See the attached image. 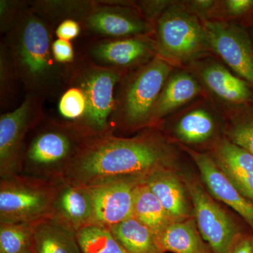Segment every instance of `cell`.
Wrapping results in <instances>:
<instances>
[{
    "mask_svg": "<svg viewBox=\"0 0 253 253\" xmlns=\"http://www.w3.org/2000/svg\"><path fill=\"white\" fill-rule=\"evenodd\" d=\"M173 157L170 146L156 133L123 138L110 132L88 138L59 177L89 186L122 176H147L172 167Z\"/></svg>",
    "mask_w": 253,
    "mask_h": 253,
    "instance_id": "cell-1",
    "label": "cell"
},
{
    "mask_svg": "<svg viewBox=\"0 0 253 253\" xmlns=\"http://www.w3.org/2000/svg\"><path fill=\"white\" fill-rule=\"evenodd\" d=\"M54 37L52 28L28 6L2 41L26 94L44 101L66 89V66L56 62L51 51Z\"/></svg>",
    "mask_w": 253,
    "mask_h": 253,
    "instance_id": "cell-2",
    "label": "cell"
},
{
    "mask_svg": "<svg viewBox=\"0 0 253 253\" xmlns=\"http://www.w3.org/2000/svg\"><path fill=\"white\" fill-rule=\"evenodd\" d=\"M172 66L159 55L118 84L111 119V129H139L151 125V116Z\"/></svg>",
    "mask_w": 253,
    "mask_h": 253,
    "instance_id": "cell-3",
    "label": "cell"
},
{
    "mask_svg": "<svg viewBox=\"0 0 253 253\" xmlns=\"http://www.w3.org/2000/svg\"><path fill=\"white\" fill-rule=\"evenodd\" d=\"M126 73L101 67L84 55L76 56L66 66V87L76 86L84 93L87 109L78 128L86 135L112 132L110 119L114 107L116 87Z\"/></svg>",
    "mask_w": 253,
    "mask_h": 253,
    "instance_id": "cell-4",
    "label": "cell"
},
{
    "mask_svg": "<svg viewBox=\"0 0 253 253\" xmlns=\"http://www.w3.org/2000/svg\"><path fill=\"white\" fill-rule=\"evenodd\" d=\"M39 126L23 153L22 163L30 172L56 179L91 136L66 121L59 122L44 117Z\"/></svg>",
    "mask_w": 253,
    "mask_h": 253,
    "instance_id": "cell-5",
    "label": "cell"
},
{
    "mask_svg": "<svg viewBox=\"0 0 253 253\" xmlns=\"http://www.w3.org/2000/svg\"><path fill=\"white\" fill-rule=\"evenodd\" d=\"M55 190L51 179L17 174L1 177L0 223L36 224L51 217Z\"/></svg>",
    "mask_w": 253,
    "mask_h": 253,
    "instance_id": "cell-6",
    "label": "cell"
},
{
    "mask_svg": "<svg viewBox=\"0 0 253 253\" xmlns=\"http://www.w3.org/2000/svg\"><path fill=\"white\" fill-rule=\"evenodd\" d=\"M191 199L194 217L201 236L212 253H226L242 234L239 225L217 204L196 176L180 174Z\"/></svg>",
    "mask_w": 253,
    "mask_h": 253,
    "instance_id": "cell-7",
    "label": "cell"
},
{
    "mask_svg": "<svg viewBox=\"0 0 253 253\" xmlns=\"http://www.w3.org/2000/svg\"><path fill=\"white\" fill-rule=\"evenodd\" d=\"M80 23L93 41L147 36L153 31L143 14L123 1L91 0Z\"/></svg>",
    "mask_w": 253,
    "mask_h": 253,
    "instance_id": "cell-8",
    "label": "cell"
},
{
    "mask_svg": "<svg viewBox=\"0 0 253 253\" xmlns=\"http://www.w3.org/2000/svg\"><path fill=\"white\" fill-rule=\"evenodd\" d=\"M157 50L164 59L187 61L210 46L204 26L179 8H168L157 20Z\"/></svg>",
    "mask_w": 253,
    "mask_h": 253,
    "instance_id": "cell-9",
    "label": "cell"
},
{
    "mask_svg": "<svg viewBox=\"0 0 253 253\" xmlns=\"http://www.w3.org/2000/svg\"><path fill=\"white\" fill-rule=\"evenodd\" d=\"M44 100L26 94L19 106L0 116V174L1 178L17 174L22 163L26 134L45 117Z\"/></svg>",
    "mask_w": 253,
    "mask_h": 253,
    "instance_id": "cell-10",
    "label": "cell"
},
{
    "mask_svg": "<svg viewBox=\"0 0 253 253\" xmlns=\"http://www.w3.org/2000/svg\"><path fill=\"white\" fill-rule=\"evenodd\" d=\"M146 176H122L87 186L92 199V224L109 229L131 217L134 191Z\"/></svg>",
    "mask_w": 253,
    "mask_h": 253,
    "instance_id": "cell-11",
    "label": "cell"
},
{
    "mask_svg": "<svg viewBox=\"0 0 253 253\" xmlns=\"http://www.w3.org/2000/svg\"><path fill=\"white\" fill-rule=\"evenodd\" d=\"M156 52L157 44L147 36L92 41L84 54L98 66L126 73L127 68L149 62Z\"/></svg>",
    "mask_w": 253,
    "mask_h": 253,
    "instance_id": "cell-12",
    "label": "cell"
},
{
    "mask_svg": "<svg viewBox=\"0 0 253 253\" xmlns=\"http://www.w3.org/2000/svg\"><path fill=\"white\" fill-rule=\"evenodd\" d=\"M210 46L237 74L253 86V49L249 35L233 23L206 21Z\"/></svg>",
    "mask_w": 253,
    "mask_h": 253,
    "instance_id": "cell-13",
    "label": "cell"
},
{
    "mask_svg": "<svg viewBox=\"0 0 253 253\" xmlns=\"http://www.w3.org/2000/svg\"><path fill=\"white\" fill-rule=\"evenodd\" d=\"M194 161L201 180L209 194L234 210L249 224L253 232V202L236 189L214 162L212 156L183 147Z\"/></svg>",
    "mask_w": 253,
    "mask_h": 253,
    "instance_id": "cell-14",
    "label": "cell"
},
{
    "mask_svg": "<svg viewBox=\"0 0 253 253\" xmlns=\"http://www.w3.org/2000/svg\"><path fill=\"white\" fill-rule=\"evenodd\" d=\"M51 217L77 231L93 223V204L89 188L75 181L57 178Z\"/></svg>",
    "mask_w": 253,
    "mask_h": 253,
    "instance_id": "cell-15",
    "label": "cell"
},
{
    "mask_svg": "<svg viewBox=\"0 0 253 253\" xmlns=\"http://www.w3.org/2000/svg\"><path fill=\"white\" fill-rule=\"evenodd\" d=\"M145 182L173 221L194 217L192 204L185 184L172 167L153 171L146 176Z\"/></svg>",
    "mask_w": 253,
    "mask_h": 253,
    "instance_id": "cell-16",
    "label": "cell"
},
{
    "mask_svg": "<svg viewBox=\"0 0 253 253\" xmlns=\"http://www.w3.org/2000/svg\"><path fill=\"white\" fill-rule=\"evenodd\" d=\"M212 158L233 184L253 202V156L246 150L221 139L212 148Z\"/></svg>",
    "mask_w": 253,
    "mask_h": 253,
    "instance_id": "cell-17",
    "label": "cell"
},
{
    "mask_svg": "<svg viewBox=\"0 0 253 253\" xmlns=\"http://www.w3.org/2000/svg\"><path fill=\"white\" fill-rule=\"evenodd\" d=\"M33 249L34 253H82L76 231L51 217L34 224Z\"/></svg>",
    "mask_w": 253,
    "mask_h": 253,
    "instance_id": "cell-18",
    "label": "cell"
},
{
    "mask_svg": "<svg viewBox=\"0 0 253 253\" xmlns=\"http://www.w3.org/2000/svg\"><path fill=\"white\" fill-rule=\"evenodd\" d=\"M201 77L208 88L224 101L236 104H247L253 101L249 84L219 63H211L204 66Z\"/></svg>",
    "mask_w": 253,
    "mask_h": 253,
    "instance_id": "cell-19",
    "label": "cell"
},
{
    "mask_svg": "<svg viewBox=\"0 0 253 253\" xmlns=\"http://www.w3.org/2000/svg\"><path fill=\"white\" fill-rule=\"evenodd\" d=\"M158 241L165 253H212L201 236L194 217L173 221Z\"/></svg>",
    "mask_w": 253,
    "mask_h": 253,
    "instance_id": "cell-20",
    "label": "cell"
},
{
    "mask_svg": "<svg viewBox=\"0 0 253 253\" xmlns=\"http://www.w3.org/2000/svg\"><path fill=\"white\" fill-rule=\"evenodd\" d=\"M200 87L198 82L187 73H178L169 78L155 105L151 125L192 99L199 94Z\"/></svg>",
    "mask_w": 253,
    "mask_h": 253,
    "instance_id": "cell-21",
    "label": "cell"
},
{
    "mask_svg": "<svg viewBox=\"0 0 253 253\" xmlns=\"http://www.w3.org/2000/svg\"><path fill=\"white\" fill-rule=\"evenodd\" d=\"M132 216L149 228L157 239L173 222L145 180L134 191Z\"/></svg>",
    "mask_w": 253,
    "mask_h": 253,
    "instance_id": "cell-22",
    "label": "cell"
},
{
    "mask_svg": "<svg viewBox=\"0 0 253 253\" xmlns=\"http://www.w3.org/2000/svg\"><path fill=\"white\" fill-rule=\"evenodd\" d=\"M109 229L128 253H166L154 233L133 216Z\"/></svg>",
    "mask_w": 253,
    "mask_h": 253,
    "instance_id": "cell-23",
    "label": "cell"
},
{
    "mask_svg": "<svg viewBox=\"0 0 253 253\" xmlns=\"http://www.w3.org/2000/svg\"><path fill=\"white\" fill-rule=\"evenodd\" d=\"M89 0H36L29 1V8L55 31L65 20L79 22L89 6Z\"/></svg>",
    "mask_w": 253,
    "mask_h": 253,
    "instance_id": "cell-24",
    "label": "cell"
},
{
    "mask_svg": "<svg viewBox=\"0 0 253 253\" xmlns=\"http://www.w3.org/2000/svg\"><path fill=\"white\" fill-rule=\"evenodd\" d=\"M215 123L211 115L204 109L191 111L179 120L174 134L181 142L199 144L212 137Z\"/></svg>",
    "mask_w": 253,
    "mask_h": 253,
    "instance_id": "cell-25",
    "label": "cell"
},
{
    "mask_svg": "<svg viewBox=\"0 0 253 253\" xmlns=\"http://www.w3.org/2000/svg\"><path fill=\"white\" fill-rule=\"evenodd\" d=\"M82 253H128L108 228L90 224L76 231Z\"/></svg>",
    "mask_w": 253,
    "mask_h": 253,
    "instance_id": "cell-26",
    "label": "cell"
},
{
    "mask_svg": "<svg viewBox=\"0 0 253 253\" xmlns=\"http://www.w3.org/2000/svg\"><path fill=\"white\" fill-rule=\"evenodd\" d=\"M34 224L0 223V253H34Z\"/></svg>",
    "mask_w": 253,
    "mask_h": 253,
    "instance_id": "cell-27",
    "label": "cell"
},
{
    "mask_svg": "<svg viewBox=\"0 0 253 253\" xmlns=\"http://www.w3.org/2000/svg\"><path fill=\"white\" fill-rule=\"evenodd\" d=\"M250 103L231 119L226 134L233 144L253 156V103Z\"/></svg>",
    "mask_w": 253,
    "mask_h": 253,
    "instance_id": "cell-28",
    "label": "cell"
},
{
    "mask_svg": "<svg viewBox=\"0 0 253 253\" xmlns=\"http://www.w3.org/2000/svg\"><path fill=\"white\" fill-rule=\"evenodd\" d=\"M87 104L79 87L67 86L59 97V111L65 121L79 126L85 116Z\"/></svg>",
    "mask_w": 253,
    "mask_h": 253,
    "instance_id": "cell-29",
    "label": "cell"
},
{
    "mask_svg": "<svg viewBox=\"0 0 253 253\" xmlns=\"http://www.w3.org/2000/svg\"><path fill=\"white\" fill-rule=\"evenodd\" d=\"M17 76L6 46L2 41L0 44V98L1 106H4L14 96L17 90Z\"/></svg>",
    "mask_w": 253,
    "mask_h": 253,
    "instance_id": "cell-30",
    "label": "cell"
},
{
    "mask_svg": "<svg viewBox=\"0 0 253 253\" xmlns=\"http://www.w3.org/2000/svg\"><path fill=\"white\" fill-rule=\"evenodd\" d=\"M29 1L0 0V31L6 35L13 28Z\"/></svg>",
    "mask_w": 253,
    "mask_h": 253,
    "instance_id": "cell-31",
    "label": "cell"
},
{
    "mask_svg": "<svg viewBox=\"0 0 253 253\" xmlns=\"http://www.w3.org/2000/svg\"><path fill=\"white\" fill-rule=\"evenodd\" d=\"M51 51L55 61L63 66H68L74 62L76 53L71 42L55 39L51 44Z\"/></svg>",
    "mask_w": 253,
    "mask_h": 253,
    "instance_id": "cell-32",
    "label": "cell"
},
{
    "mask_svg": "<svg viewBox=\"0 0 253 253\" xmlns=\"http://www.w3.org/2000/svg\"><path fill=\"white\" fill-rule=\"evenodd\" d=\"M83 32L81 23L72 19L65 20L58 25L54 31L57 39L71 42L77 38Z\"/></svg>",
    "mask_w": 253,
    "mask_h": 253,
    "instance_id": "cell-33",
    "label": "cell"
},
{
    "mask_svg": "<svg viewBox=\"0 0 253 253\" xmlns=\"http://www.w3.org/2000/svg\"><path fill=\"white\" fill-rule=\"evenodd\" d=\"M226 11L231 16L246 14L253 8V0H228L224 1Z\"/></svg>",
    "mask_w": 253,
    "mask_h": 253,
    "instance_id": "cell-34",
    "label": "cell"
},
{
    "mask_svg": "<svg viewBox=\"0 0 253 253\" xmlns=\"http://www.w3.org/2000/svg\"><path fill=\"white\" fill-rule=\"evenodd\" d=\"M140 4L143 16L146 18L148 21L149 19H153L158 16L159 13L162 11L163 8L166 6V1H142Z\"/></svg>",
    "mask_w": 253,
    "mask_h": 253,
    "instance_id": "cell-35",
    "label": "cell"
},
{
    "mask_svg": "<svg viewBox=\"0 0 253 253\" xmlns=\"http://www.w3.org/2000/svg\"><path fill=\"white\" fill-rule=\"evenodd\" d=\"M253 236L242 234L234 241L226 253H252Z\"/></svg>",
    "mask_w": 253,
    "mask_h": 253,
    "instance_id": "cell-36",
    "label": "cell"
},
{
    "mask_svg": "<svg viewBox=\"0 0 253 253\" xmlns=\"http://www.w3.org/2000/svg\"><path fill=\"white\" fill-rule=\"evenodd\" d=\"M213 4H214V1H208V0H206H206L194 1L192 3L195 9L201 11H205L206 10L209 9L212 6Z\"/></svg>",
    "mask_w": 253,
    "mask_h": 253,
    "instance_id": "cell-37",
    "label": "cell"
},
{
    "mask_svg": "<svg viewBox=\"0 0 253 253\" xmlns=\"http://www.w3.org/2000/svg\"><path fill=\"white\" fill-rule=\"evenodd\" d=\"M252 253H253V235L252 238Z\"/></svg>",
    "mask_w": 253,
    "mask_h": 253,
    "instance_id": "cell-38",
    "label": "cell"
}]
</instances>
